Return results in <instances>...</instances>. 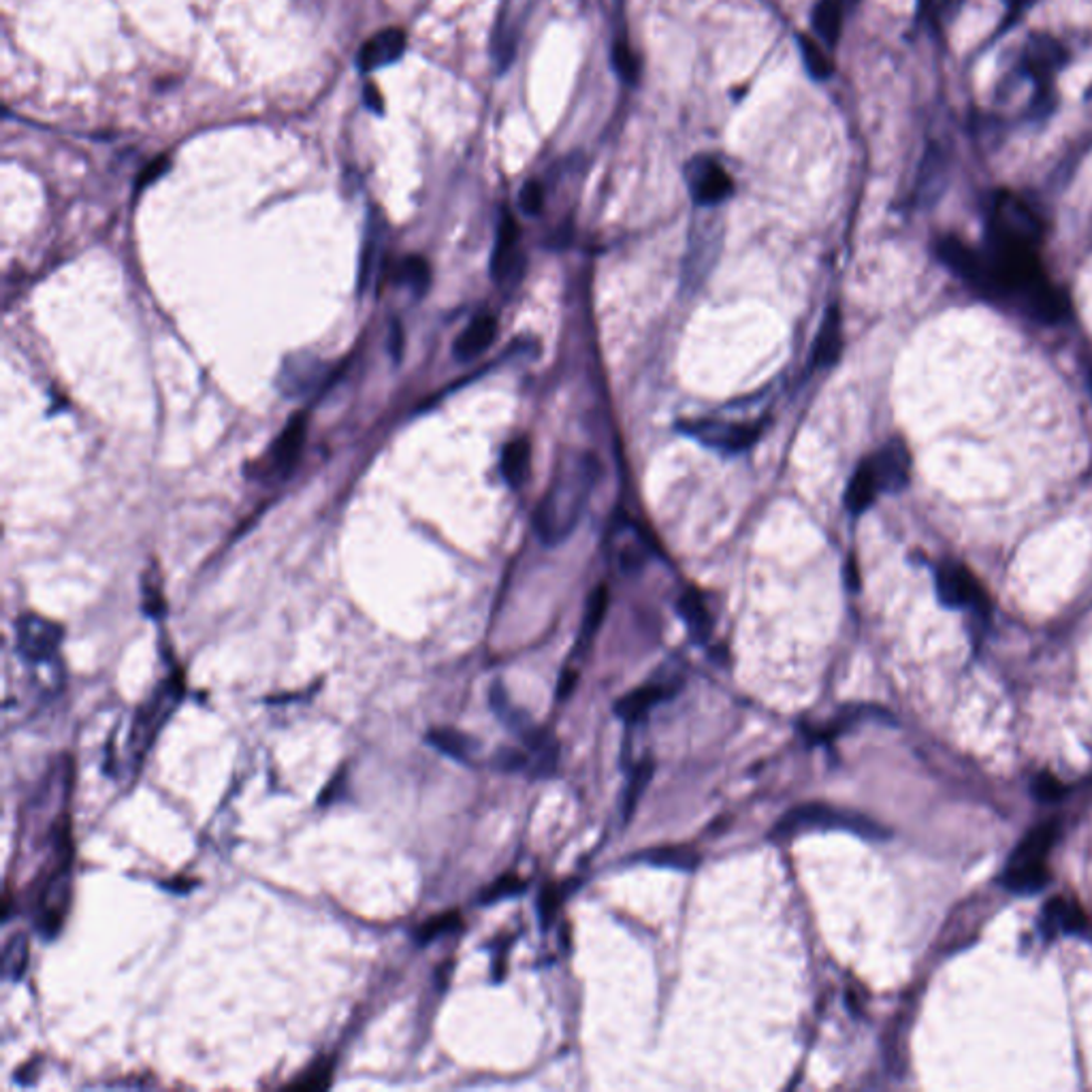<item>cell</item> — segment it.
Wrapping results in <instances>:
<instances>
[{
  "label": "cell",
  "mask_w": 1092,
  "mask_h": 1092,
  "mask_svg": "<svg viewBox=\"0 0 1092 1092\" xmlns=\"http://www.w3.org/2000/svg\"><path fill=\"white\" fill-rule=\"evenodd\" d=\"M645 862L656 864V867L677 869V871H693L700 864V856H697L689 847H658L643 852L641 856Z\"/></svg>",
  "instance_id": "d4e9b609"
},
{
  "label": "cell",
  "mask_w": 1092,
  "mask_h": 1092,
  "mask_svg": "<svg viewBox=\"0 0 1092 1092\" xmlns=\"http://www.w3.org/2000/svg\"><path fill=\"white\" fill-rule=\"evenodd\" d=\"M306 433H308L306 416L297 414L288 420V424L282 429V433L278 435V439L273 442L269 450L263 472L271 478H286L288 474H291L301 457L303 444H306Z\"/></svg>",
  "instance_id": "8fae6325"
},
{
  "label": "cell",
  "mask_w": 1092,
  "mask_h": 1092,
  "mask_svg": "<svg viewBox=\"0 0 1092 1092\" xmlns=\"http://www.w3.org/2000/svg\"><path fill=\"white\" fill-rule=\"evenodd\" d=\"M406 52V35L402 28H385L381 33H376L370 41L363 43L359 52V67L370 73L376 69L389 67L404 56Z\"/></svg>",
  "instance_id": "5bb4252c"
},
{
  "label": "cell",
  "mask_w": 1092,
  "mask_h": 1092,
  "mask_svg": "<svg viewBox=\"0 0 1092 1092\" xmlns=\"http://www.w3.org/2000/svg\"><path fill=\"white\" fill-rule=\"evenodd\" d=\"M69 894H71V860L52 873L48 884L43 886L39 894L37 922H39V931L45 937H54L60 931V927H63L65 916H67Z\"/></svg>",
  "instance_id": "9c48e42d"
},
{
  "label": "cell",
  "mask_w": 1092,
  "mask_h": 1092,
  "mask_svg": "<svg viewBox=\"0 0 1092 1092\" xmlns=\"http://www.w3.org/2000/svg\"><path fill=\"white\" fill-rule=\"evenodd\" d=\"M879 493H882V491H879V484H877V478L873 474V467H871L869 459H864L856 467L852 480H849V487H847V493H845V506L852 514H862L864 510H869L873 506L875 497Z\"/></svg>",
  "instance_id": "ffe728a7"
},
{
  "label": "cell",
  "mask_w": 1092,
  "mask_h": 1092,
  "mask_svg": "<svg viewBox=\"0 0 1092 1092\" xmlns=\"http://www.w3.org/2000/svg\"><path fill=\"white\" fill-rule=\"evenodd\" d=\"M323 374H325V366L318 359L310 355L293 357L288 359L286 366L282 368L278 387L288 398H301L306 396V393H310L314 387H318V383L323 381Z\"/></svg>",
  "instance_id": "9a60e30c"
},
{
  "label": "cell",
  "mask_w": 1092,
  "mask_h": 1092,
  "mask_svg": "<svg viewBox=\"0 0 1092 1092\" xmlns=\"http://www.w3.org/2000/svg\"><path fill=\"white\" fill-rule=\"evenodd\" d=\"M519 224L510 214H504L497 226V239L491 254V276L497 284L517 280L523 271V252L519 246Z\"/></svg>",
  "instance_id": "30bf717a"
},
{
  "label": "cell",
  "mask_w": 1092,
  "mask_h": 1092,
  "mask_svg": "<svg viewBox=\"0 0 1092 1092\" xmlns=\"http://www.w3.org/2000/svg\"><path fill=\"white\" fill-rule=\"evenodd\" d=\"M679 613L695 639H704V636H708L710 615L706 611L702 596L697 594V591H687V594H682V598L679 600Z\"/></svg>",
  "instance_id": "484cf974"
},
{
  "label": "cell",
  "mask_w": 1092,
  "mask_h": 1092,
  "mask_svg": "<svg viewBox=\"0 0 1092 1092\" xmlns=\"http://www.w3.org/2000/svg\"><path fill=\"white\" fill-rule=\"evenodd\" d=\"M495 764L499 770H519L525 766V757L514 749H499Z\"/></svg>",
  "instance_id": "74e56055"
},
{
  "label": "cell",
  "mask_w": 1092,
  "mask_h": 1092,
  "mask_svg": "<svg viewBox=\"0 0 1092 1092\" xmlns=\"http://www.w3.org/2000/svg\"><path fill=\"white\" fill-rule=\"evenodd\" d=\"M687 433L702 439L704 444L712 448L734 452V450L751 446L757 439V435H760V429L747 427V424H736V422L700 420V422H691L687 427Z\"/></svg>",
  "instance_id": "4fadbf2b"
},
{
  "label": "cell",
  "mask_w": 1092,
  "mask_h": 1092,
  "mask_svg": "<svg viewBox=\"0 0 1092 1092\" xmlns=\"http://www.w3.org/2000/svg\"><path fill=\"white\" fill-rule=\"evenodd\" d=\"M1090 391H1092V370H1090Z\"/></svg>",
  "instance_id": "7bdbcfd3"
},
{
  "label": "cell",
  "mask_w": 1092,
  "mask_h": 1092,
  "mask_svg": "<svg viewBox=\"0 0 1092 1092\" xmlns=\"http://www.w3.org/2000/svg\"><path fill=\"white\" fill-rule=\"evenodd\" d=\"M843 351V323L839 308H830L813 344V366L830 368L839 361Z\"/></svg>",
  "instance_id": "d6986e66"
},
{
  "label": "cell",
  "mask_w": 1092,
  "mask_h": 1092,
  "mask_svg": "<svg viewBox=\"0 0 1092 1092\" xmlns=\"http://www.w3.org/2000/svg\"><path fill=\"white\" fill-rule=\"evenodd\" d=\"M329 1073L331 1069H321V1071H314L310 1075H306L301 1082L293 1084V1088H325L329 1084Z\"/></svg>",
  "instance_id": "f35d334b"
},
{
  "label": "cell",
  "mask_w": 1092,
  "mask_h": 1092,
  "mask_svg": "<svg viewBox=\"0 0 1092 1092\" xmlns=\"http://www.w3.org/2000/svg\"><path fill=\"white\" fill-rule=\"evenodd\" d=\"M60 643H63V628L50 619L24 615L15 624V645L28 664L43 666L56 662Z\"/></svg>",
  "instance_id": "5b68a950"
},
{
  "label": "cell",
  "mask_w": 1092,
  "mask_h": 1092,
  "mask_svg": "<svg viewBox=\"0 0 1092 1092\" xmlns=\"http://www.w3.org/2000/svg\"><path fill=\"white\" fill-rule=\"evenodd\" d=\"M937 594L950 609H964V606H983L985 596L977 583L975 574L962 564L948 561L937 570Z\"/></svg>",
  "instance_id": "ba28073f"
},
{
  "label": "cell",
  "mask_w": 1092,
  "mask_h": 1092,
  "mask_svg": "<svg viewBox=\"0 0 1092 1092\" xmlns=\"http://www.w3.org/2000/svg\"><path fill=\"white\" fill-rule=\"evenodd\" d=\"M813 28L824 43L837 45L843 30V3L841 0H819L813 9Z\"/></svg>",
  "instance_id": "603a6c76"
},
{
  "label": "cell",
  "mask_w": 1092,
  "mask_h": 1092,
  "mask_svg": "<svg viewBox=\"0 0 1092 1092\" xmlns=\"http://www.w3.org/2000/svg\"><path fill=\"white\" fill-rule=\"evenodd\" d=\"M459 922H461V918L457 914H444V916L431 918L416 931V942L418 944H431L433 939H437L439 935H446V933L457 929Z\"/></svg>",
  "instance_id": "1f68e13d"
},
{
  "label": "cell",
  "mask_w": 1092,
  "mask_h": 1092,
  "mask_svg": "<svg viewBox=\"0 0 1092 1092\" xmlns=\"http://www.w3.org/2000/svg\"><path fill=\"white\" fill-rule=\"evenodd\" d=\"M529 467H532V446L525 437L512 439L502 452V474L510 487H521L529 476Z\"/></svg>",
  "instance_id": "7402d4cb"
},
{
  "label": "cell",
  "mask_w": 1092,
  "mask_h": 1092,
  "mask_svg": "<svg viewBox=\"0 0 1092 1092\" xmlns=\"http://www.w3.org/2000/svg\"><path fill=\"white\" fill-rule=\"evenodd\" d=\"M671 695H673V689H664L662 685L641 687V689L630 691L624 697H619L615 710H617V715L621 719L636 721V719H641L643 715H647V710L651 706L666 700V697H671Z\"/></svg>",
  "instance_id": "44dd1931"
},
{
  "label": "cell",
  "mask_w": 1092,
  "mask_h": 1092,
  "mask_svg": "<svg viewBox=\"0 0 1092 1092\" xmlns=\"http://www.w3.org/2000/svg\"><path fill=\"white\" fill-rule=\"evenodd\" d=\"M28 964V942L24 935H13L3 952V973L7 979H20Z\"/></svg>",
  "instance_id": "f1b7e54d"
},
{
  "label": "cell",
  "mask_w": 1092,
  "mask_h": 1092,
  "mask_svg": "<svg viewBox=\"0 0 1092 1092\" xmlns=\"http://www.w3.org/2000/svg\"><path fill=\"white\" fill-rule=\"evenodd\" d=\"M939 259H942L958 278L975 288L977 293L994 299L996 282L988 254L970 248L958 237H944L937 246Z\"/></svg>",
  "instance_id": "277c9868"
},
{
  "label": "cell",
  "mask_w": 1092,
  "mask_h": 1092,
  "mask_svg": "<svg viewBox=\"0 0 1092 1092\" xmlns=\"http://www.w3.org/2000/svg\"><path fill=\"white\" fill-rule=\"evenodd\" d=\"M1050 882V869L1045 858H1009L1003 884L1015 894H1035Z\"/></svg>",
  "instance_id": "e0dca14e"
},
{
  "label": "cell",
  "mask_w": 1092,
  "mask_h": 1092,
  "mask_svg": "<svg viewBox=\"0 0 1092 1092\" xmlns=\"http://www.w3.org/2000/svg\"><path fill=\"white\" fill-rule=\"evenodd\" d=\"M651 777H654V762H651V760H645L639 768L634 770V775L630 779V787H628L626 798H624V817L626 819L632 817V813L636 809V802L641 800Z\"/></svg>",
  "instance_id": "4dcf8cb0"
},
{
  "label": "cell",
  "mask_w": 1092,
  "mask_h": 1092,
  "mask_svg": "<svg viewBox=\"0 0 1092 1092\" xmlns=\"http://www.w3.org/2000/svg\"><path fill=\"white\" fill-rule=\"evenodd\" d=\"M1033 794L1037 800H1058L1065 794V785L1050 772H1041L1033 781Z\"/></svg>",
  "instance_id": "836d02e7"
},
{
  "label": "cell",
  "mask_w": 1092,
  "mask_h": 1092,
  "mask_svg": "<svg viewBox=\"0 0 1092 1092\" xmlns=\"http://www.w3.org/2000/svg\"><path fill=\"white\" fill-rule=\"evenodd\" d=\"M574 681H576V673H572V669H570V671H566L564 675H561V681H559V689H557V695H559V700H564V697H566V695H568V693L572 691V687H574Z\"/></svg>",
  "instance_id": "b9f144b4"
},
{
  "label": "cell",
  "mask_w": 1092,
  "mask_h": 1092,
  "mask_svg": "<svg viewBox=\"0 0 1092 1092\" xmlns=\"http://www.w3.org/2000/svg\"><path fill=\"white\" fill-rule=\"evenodd\" d=\"M166 169H169V158H166V156H160V158H156V160H151V162L145 166V169H143L139 181H136V186L143 188V186L151 184V181L158 179Z\"/></svg>",
  "instance_id": "8d00e7d4"
},
{
  "label": "cell",
  "mask_w": 1092,
  "mask_h": 1092,
  "mask_svg": "<svg viewBox=\"0 0 1092 1092\" xmlns=\"http://www.w3.org/2000/svg\"><path fill=\"white\" fill-rule=\"evenodd\" d=\"M924 7H927L933 20H942L946 13L954 11L956 0H924Z\"/></svg>",
  "instance_id": "60d3db41"
},
{
  "label": "cell",
  "mask_w": 1092,
  "mask_h": 1092,
  "mask_svg": "<svg viewBox=\"0 0 1092 1092\" xmlns=\"http://www.w3.org/2000/svg\"><path fill=\"white\" fill-rule=\"evenodd\" d=\"M800 52H802V60H805V67L809 71L811 78L815 80H828L832 75V60L826 56V52L819 48L817 41L811 39L809 35H802L800 37Z\"/></svg>",
  "instance_id": "83f0119b"
},
{
  "label": "cell",
  "mask_w": 1092,
  "mask_h": 1092,
  "mask_svg": "<svg viewBox=\"0 0 1092 1092\" xmlns=\"http://www.w3.org/2000/svg\"><path fill=\"white\" fill-rule=\"evenodd\" d=\"M685 179L697 205H719L725 199H730V194L734 192V181L730 173L708 156H697L689 160Z\"/></svg>",
  "instance_id": "52a82bcc"
},
{
  "label": "cell",
  "mask_w": 1092,
  "mask_h": 1092,
  "mask_svg": "<svg viewBox=\"0 0 1092 1092\" xmlns=\"http://www.w3.org/2000/svg\"><path fill=\"white\" fill-rule=\"evenodd\" d=\"M363 101H366V105L372 112L376 114L385 112V99L381 95V90H378L374 84H368L366 90H363Z\"/></svg>",
  "instance_id": "ab89813d"
},
{
  "label": "cell",
  "mask_w": 1092,
  "mask_h": 1092,
  "mask_svg": "<svg viewBox=\"0 0 1092 1092\" xmlns=\"http://www.w3.org/2000/svg\"><path fill=\"white\" fill-rule=\"evenodd\" d=\"M521 890H523V882H519L517 877H504V879H499L497 884H493L487 892H484L482 903H493V901H499L504 897H512V894H517Z\"/></svg>",
  "instance_id": "e575fe53"
},
{
  "label": "cell",
  "mask_w": 1092,
  "mask_h": 1092,
  "mask_svg": "<svg viewBox=\"0 0 1092 1092\" xmlns=\"http://www.w3.org/2000/svg\"><path fill=\"white\" fill-rule=\"evenodd\" d=\"M807 828H828V830H847L854 832L864 839H886L888 830L871 822L869 817H864L856 811L837 809L830 805H800L792 811H787L781 822L775 826V837H792V834L807 830Z\"/></svg>",
  "instance_id": "3957f363"
},
{
  "label": "cell",
  "mask_w": 1092,
  "mask_h": 1092,
  "mask_svg": "<svg viewBox=\"0 0 1092 1092\" xmlns=\"http://www.w3.org/2000/svg\"><path fill=\"white\" fill-rule=\"evenodd\" d=\"M1041 927L1048 931V935H1088L1090 920L1084 914V909L1065 897H1054L1043 907Z\"/></svg>",
  "instance_id": "2e32d148"
},
{
  "label": "cell",
  "mask_w": 1092,
  "mask_h": 1092,
  "mask_svg": "<svg viewBox=\"0 0 1092 1092\" xmlns=\"http://www.w3.org/2000/svg\"><path fill=\"white\" fill-rule=\"evenodd\" d=\"M179 700V682H164L158 691L149 697V700L139 708L135 715V727L131 734V747L135 755H141L151 745V740L156 738V732L160 725L171 715L173 706Z\"/></svg>",
  "instance_id": "8992f818"
},
{
  "label": "cell",
  "mask_w": 1092,
  "mask_h": 1092,
  "mask_svg": "<svg viewBox=\"0 0 1092 1092\" xmlns=\"http://www.w3.org/2000/svg\"><path fill=\"white\" fill-rule=\"evenodd\" d=\"M869 463L882 493H897L907 487L912 459H909V450L901 439H892L884 448H879L873 457H869Z\"/></svg>",
  "instance_id": "7c38bea8"
},
{
  "label": "cell",
  "mask_w": 1092,
  "mask_h": 1092,
  "mask_svg": "<svg viewBox=\"0 0 1092 1092\" xmlns=\"http://www.w3.org/2000/svg\"><path fill=\"white\" fill-rule=\"evenodd\" d=\"M613 58H615V67L621 73V78H626L628 82H634L636 75H639V71H636V58L628 50V45L617 43Z\"/></svg>",
  "instance_id": "d590c367"
},
{
  "label": "cell",
  "mask_w": 1092,
  "mask_h": 1092,
  "mask_svg": "<svg viewBox=\"0 0 1092 1092\" xmlns=\"http://www.w3.org/2000/svg\"><path fill=\"white\" fill-rule=\"evenodd\" d=\"M1041 237L1043 224L1033 207L1013 192L994 194L988 214V256L992 261L1003 265L1035 261Z\"/></svg>",
  "instance_id": "7a4b0ae2"
},
{
  "label": "cell",
  "mask_w": 1092,
  "mask_h": 1092,
  "mask_svg": "<svg viewBox=\"0 0 1092 1092\" xmlns=\"http://www.w3.org/2000/svg\"><path fill=\"white\" fill-rule=\"evenodd\" d=\"M600 461L589 452H566L557 461L549 487L534 512L538 538L549 544L566 542L581 523L591 491L600 480Z\"/></svg>",
  "instance_id": "6da1fadb"
},
{
  "label": "cell",
  "mask_w": 1092,
  "mask_h": 1092,
  "mask_svg": "<svg viewBox=\"0 0 1092 1092\" xmlns=\"http://www.w3.org/2000/svg\"><path fill=\"white\" fill-rule=\"evenodd\" d=\"M519 203H521V209L525 211L527 216L540 214V209L544 205V188H542V184H538V181H527V184L519 192Z\"/></svg>",
  "instance_id": "d6a6232c"
},
{
  "label": "cell",
  "mask_w": 1092,
  "mask_h": 1092,
  "mask_svg": "<svg viewBox=\"0 0 1092 1092\" xmlns=\"http://www.w3.org/2000/svg\"><path fill=\"white\" fill-rule=\"evenodd\" d=\"M606 606H609V591H606V587H598L594 591V596L589 598V606H587V615H585V621H583V634H581V645L587 647L591 643V639H594L598 628L602 626V619L606 615Z\"/></svg>",
  "instance_id": "f546056e"
},
{
  "label": "cell",
  "mask_w": 1092,
  "mask_h": 1092,
  "mask_svg": "<svg viewBox=\"0 0 1092 1092\" xmlns=\"http://www.w3.org/2000/svg\"><path fill=\"white\" fill-rule=\"evenodd\" d=\"M427 740L435 749L454 757V760L459 762H469V757L476 753V747H478L474 738H469L463 732L450 730V727H437V730H431L427 734Z\"/></svg>",
  "instance_id": "cb8c5ba5"
},
{
  "label": "cell",
  "mask_w": 1092,
  "mask_h": 1092,
  "mask_svg": "<svg viewBox=\"0 0 1092 1092\" xmlns=\"http://www.w3.org/2000/svg\"><path fill=\"white\" fill-rule=\"evenodd\" d=\"M398 284L406 286L408 291H412L416 297L427 293L431 282V269L429 263L422 256H406L398 267Z\"/></svg>",
  "instance_id": "4316f807"
},
{
  "label": "cell",
  "mask_w": 1092,
  "mask_h": 1092,
  "mask_svg": "<svg viewBox=\"0 0 1092 1092\" xmlns=\"http://www.w3.org/2000/svg\"><path fill=\"white\" fill-rule=\"evenodd\" d=\"M497 336V321L491 314H478L472 323H469L461 336L452 344V355L457 361H472L480 357L487 348L493 344Z\"/></svg>",
  "instance_id": "ac0fdd59"
}]
</instances>
